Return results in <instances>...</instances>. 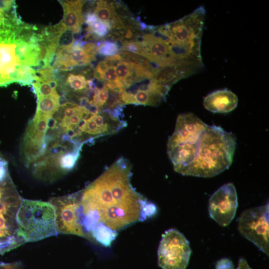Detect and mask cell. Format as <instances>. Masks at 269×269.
I'll return each mask as SVG.
<instances>
[{
  "label": "cell",
  "instance_id": "6da1fadb",
  "mask_svg": "<svg viewBox=\"0 0 269 269\" xmlns=\"http://www.w3.org/2000/svg\"><path fill=\"white\" fill-rule=\"evenodd\" d=\"M132 166L121 157L79 192V217L87 239L110 247L118 232L154 216L156 206L131 184Z\"/></svg>",
  "mask_w": 269,
  "mask_h": 269
},
{
  "label": "cell",
  "instance_id": "7a4b0ae2",
  "mask_svg": "<svg viewBox=\"0 0 269 269\" xmlns=\"http://www.w3.org/2000/svg\"><path fill=\"white\" fill-rule=\"evenodd\" d=\"M236 145L233 134L220 127L208 125L188 113L178 116L167 141V152L176 172L211 177L230 167Z\"/></svg>",
  "mask_w": 269,
  "mask_h": 269
},
{
  "label": "cell",
  "instance_id": "3957f363",
  "mask_svg": "<svg viewBox=\"0 0 269 269\" xmlns=\"http://www.w3.org/2000/svg\"><path fill=\"white\" fill-rule=\"evenodd\" d=\"M17 237L24 242H35L57 235L54 206L40 201L23 199L16 215Z\"/></svg>",
  "mask_w": 269,
  "mask_h": 269
},
{
  "label": "cell",
  "instance_id": "277c9868",
  "mask_svg": "<svg viewBox=\"0 0 269 269\" xmlns=\"http://www.w3.org/2000/svg\"><path fill=\"white\" fill-rule=\"evenodd\" d=\"M189 242L183 234L170 229L162 235L157 251L158 265L162 269H185L191 254Z\"/></svg>",
  "mask_w": 269,
  "mask_h": 269
},
{
  "label": "cell",
  "instance_id": "5b68a950",
  "mask_svg": "<svg viewBox=\"0 0 269 269\" xmlns=\"http://www.w3.org/2000/svg\"><path fill=\"white\" fill-rule=\"evenodd\" d=\"M269 204L250 208L238 220L240 233L268 256L269 254Z\"/></svg>",
  "mask_w": 269,
  "mask_h": 269
},
{
  "label": "cell",
  "instance_id": "8992f818",
  "mask_svg": "<svg viewBox=\"0 0 269 269\" xmlns=\"http://www.w3.org/2000/svg\"><path fill=\"white\" fill-rule=\"evenodd\" d=\"M50 202L55 209L58 234H72L87 238L79 217V192L53 198Z\"/></svg>",
  "mask_w": 269,
  "mask_h": 269
},
{
  "label": "cell",
  "instance_id": "52a82bcc",
  "mask_svg": "<svg viewBox=\"0 0 269 269\" xmlns=\"http://www.w3.org/2000/svg\"><path fill=\"white\" fill-rule=\"evenodd\" d=\"M238 206L237 194L234 184L226 183L210 197L208 212L212 219L220 226L225 227L234 219Z\"/></svg>",
  "mask_w": 269,
  "mask_h": 269
},
{
  "label": "cell",
  "instance_id": "ba28073f",
  "mask_svg": "<svg viewBox=\"0 0 269 269\" xmlns=\"http://www.w3.org/2000/svg\"><path fill=\"white\" fill-rule=\"evenodd\" d=\"M237 95L227 89L218 90L207 95L203 100V106L209 111L214 113H226L237 107Z\"/></svg>",
  "mask_w": 269,
  "mask_h": 269
},
{
  "label": "cell",
  "instance_id": "9c48e42d",
  "mask_svg": "<svg viewBox=\"0 0 269 269\" xmlns=\"http://www.w3.org/2000/svg\"><path fill=\"white\" fill-rule=\"evenodd\" d=\"M64 10L62 22L67 29L74 33H79L82 30V25L85 22L82 7L86 0H60Z\"/></svg>",
  "mask_w": 269,
  "mask_h": 269
},
{
  "label": "cell",
  "instance_id": "30bf717a",
  "mask_svg": "<svg viewBox=\"0 0 269 269\" xmlns=\"http://www.w3.org/2000/svg\"><path fill=\"white\" fill-rule=\"evenodd\" d=\"M94 14L98 19L110 24L119 17L116 11L115 2L107 0L97 1Z\"/></svg>",
  "mask_w": 269,
  "mask_h": 269
},
{
  "label": "cell",
  "instance_id": "8fae6325",
  "mask_svg": "<svg viewBox=\"0 0 269 269\" xmlns=\"http://www.w3.org/2000/svg\"><path fill=\"white\" fill-rule=\"evenodd\" d=\"M14 44H0V69L15 67L18 62L15 54Z\"/></svg>",
  "mask_w": 269,
  "mask_h": 269
},
{
  "label": "cell",
  "instance_id": "7c38bea8",
  "mask_svg": "<svg viewBox=\"0 0 269 269\" xmlns=\"http://www.w3.org/2000/svg\"><path fill=\"white\" fill-rule=\"evenodd\" d=\"M81 150L69 151L58 156L57 164L59 171L66 172L73 169L78 161Z\"/></svg>",
  "mask_w": 269,
  "mask_h": 269
},
{
  "label": "cell",
  "instance_id": "4fadbf2b",
  "mask_svg": "<svg viewBox=\"0 0 269 269\" xmlns=\"http://www.w3.org/2000/svg\"><path fill=\"white\" fill-rule=\"evenodd\" d=\"M59 98L60 96L57 92L52 96L38 99L36 111L53 115L59 109Z\"/></svg>",
  "mask_w": 269,
  "mask_h": 269
},
{
  "label": "cell",
  "instance_id": "5bb4252c",
  "mask_svg": "<svg viewBox=\"0 0 269 269\" xmlns=\"http://www.w3.org/2000/svg\"><path fill=\"white\" fill-rule=\"evenodd\" d=\"M86 77L82 74L69 73L67 76L66 85L68 86L70 90L83 96L87 89V82Z\"/></svg>",
  "mask_w": 269,
  "mask_h": 269
},
{
  "label": "cell",
  "instance_id": "9a60e30c",
  "mask_svg": "<svg viewBox=\"0 0 269 269\" xmlns=\"http://www.w3.org/2000/svg\"><path fill=\"white\" fill-rule=\"evenodd\" d=\"M86 30L99 39L105 37L111 30L110 24L97 19L87 24Z\"/></svg>",
  "mask_w": 269,
  "mask_h": 269
},
{
  "label": "cell",
  "instance_id": "2e32d148",
  "mask_svg": "<svg viewBox=\"0 0 269 269\" xmlns=\"http://www.w3.org/2000/svg\"><path fill=\"white\" fill-rule=\"evenodd\" d=\"M69 57L72 65L74 67L87 65L94 61L83 48H73L72 45L70 46Z\"/></svg>",
  "mask_w": 269,
  "mask_h": 269
},
{
  "label": "cell",
  "instance_id": "e0dca14e",
  "mask_svg": "<svg viewBox=\"0 0 269 269\" xmlns=\"http://www.w3.org/2000/svg\"><path fill=\"white\" fill-rule=\"evenodd\" d=\"M98 53L102 56H111L118 54L120 49L116 41H99L95 43Z\"/></svg>",
  "mask_w": 269,
  "mask_h": 269
},
{
  "label": "cell",
  "instance_id": "ac0fdd59",
  "mask_svg": "<svg viewBox=\"0 0 269 269\" xmlns=\"http://www.w3.org/2000/svg\"><path fill=\"white\" fill-rule=\"evenodd\" d=\"M20 77L18 83L21 85L32 84L36 78V70L31 67L21 64L19 69Z\"/></svg>",
  "mask_w": 269,
  "mask_h": 269
},
{
  "label": "cell",
  "instance_id": "d6986e66",
  "mask_svg": "<svg viewBox=\"0 0 269 269\" xmlns=\"http://www.w3.org/2000/svg\"><path fill=\"white\" fill-rule=\"evenodd\" d=\"M123 46L121 51L135 54L145 57L146 53L141 43L134 40L121 41Z\"/></svg>",
  "mask_w": 269,
  "mask_h": 269
},
{
  "label": "cell",
  "instance_id": "ffe728a7",
  "mask_svg": "<svg viewBox=\"0 0 269 269\" xmlns=\"http://www.w3.org/2000/svg\"><path fill=\"white\" fill-rule=\"evenodd\" d=\"M36 94L37 99L44 97L52 96L57 93L55 89L51 88L47 82H33L31 84Z\"/></svg>",
  "mask_w": 269,
  "mask_h": 269
},
{
  "label": "cell",
  "instance_id": "44dd1931",
  "mask_svg": "<svg viewBox=\"0 0 269 269\" xmlns=\"http://www.w3.org/2000/svg\"><path fill=\"white\" fill-rule=\"evenodd\" d=\"M24 242L22 239L18 240L14 236L9 237L5 241L0 242V254L17 247Z\"/></svg>",
  "mask_w": 269,
  "mask_h": 269
},
{
  "label": "cell",
  "instance_id": "7402d4cb",
  "mask_svg": "<svg viewBox=\"0 0 269 269\" xmlns=\"http://www.w3.org/2000/svg\"><path fill=\"white\" fill-rule=\"evenodd\" d=\"M74 41V33L71 30L67 29L60 36L58 41L57 47H69L72 45Z\"/></svg>",
  "mask_w": 269,
  "mask_h": 269
},
{
  "label": "cell",
  "instance_id": "603a6c76",
  "mask_svg": "<svg viewBox=\"0 0 269 269\" xmlns=\"http://www.w3.org/2000/svg\"><path fill=\"white\" fill-rule=\"evenodd\" d=\"M215 269H235L233 263L228 258H222L217 262Z\"/></svg>",
  "mask_w": 269,
  "mask_h": 269
},
{
  "label": "cell",
  "instance_id": "cb8c5ba5",
  "mask_svg": "<svg viewBox=\"0 0 269 269\" xmlns=\"http://www.w3.org/2000/svg\"><path fill=\"white\" fill-rule=\"evenodd\" d=\"M9 235V232L6 224V220L3 214H0V237Z\"/></svg>",
  "mask_w": 269,
  "mask_h": 269
},
{
  "label": "cell",
  "instance_id": "d4e9b609",
  "mask_svg": "<svg viewBox=\"0 0 269 269\" xmlns=\"http://www.w3.org/2000/svg\"><path fill=\"white\" fill-rule=\"evenodd\" d=\"M15 3L13 0H0V11L9 9Z\"/></svg>",
  "mask_w": 269,
  "mask_h": 269
},
{
  "label": "cell",
  "instance_id": "484cf974",
  "mask_svg": "<svg viewBox=\"0 0 269 269\" xmlns=\"http://www.w3.org/2000/svg\"><path fill=\"white\" fill-rule=\"evenodd\" d=\"M237 269H252L246 260L244 258H241L240 259L238 266Z\"/></svg>",
  "mask_w": 269,
  "mask_h": 269
},
{
  "label": "cell",
  "instance_id": "4316f807",
  "mask_svg": "<svg viewBox=\"0 0 269 269\" xmlns=\"http://www.w3.org/2000/svg\"><path fill=\"white\" fill-rule=\"evenodd\" d=\"M9 204L0 200V214H6L9 207Z\"/></svg>",
  "mask_w": 269,
  "mask_h": 269
},
{
  "label": "cell",
  "instance_id": "83f0119b",
  "mask_svg": "<svg viewBox=\"0 0 269 269\" xmlns=\"http://www.w3.org/2000/svg\"><path fill=\"white\" fill-rule=\"evenodd\" d=\"M3 30H4L3 15L2 12L0 11V31Z\"/></svg>",
  "mask_w": 269,
  "mask_h": 269
}]
</instances>
